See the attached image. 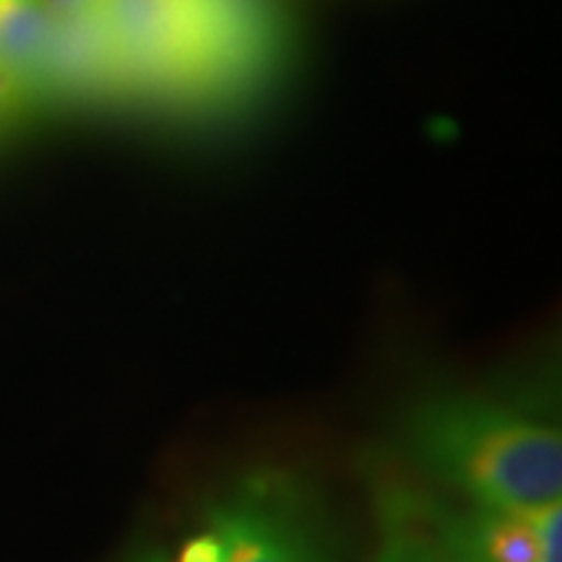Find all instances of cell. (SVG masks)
Masks as SVG:
<instances>
[{"label":"cell","mask_w":562,"mask_h":562,"mask_svg":"<svg viewBox=\"0 0 562 562\" xmlns=\"http://www.w3.org/2000/svg\"><path fill=\"white\" fill-rule=\"evenodd\" d=\"M175 562H339L318 505L284 472H256L203 510Z\"/></svg>","instance_id":"obj_3"},{"label":"cell","mask_w":562,"mask_h":562,"mask_svg":"<svg viewBox=\"0 0 562 562\" xmlns=\"http://www.w3.org/2000/svg\"><path fill=\"white\" fill-rule=\"evenodd\" d=\"M128 97L125 68L102 9L55 13L45 74V108Z\"/></svg>","instance_id":"obj_5"},{"label":"cell","mask_w":562,"mask_h":562,"mask_svg":"<svg viewBox=\"0 0 562 562\" xmlns=\"http://www.w3.org/2000/svg\"><path fill=\"white\" fill-rule=\"evenodd\" d=\"M404 440L422 472L461 503H562V435L524 406L474 393L430 396L409 412Z\"/></svg>","instance_id":"obj_2"},{"label":"cell","mask_w":562,"mask_h":562,"mask_svg":"<svg viewBox=\"0 0 562 562\" xmlns=\"http://www.w3.org/2000/svg\"><path fill=\"white\" fill-rule=\"evenodd\" d=\"M24 117H26V112L21 110V104L16 100H13L11 91L0 83V138H3L5 133L13 128V125L24 121Z\"/></svg>","instance_id":"obj_8"},{"label":"cell","mask_w":562,"mask_h":562,"mask_svg":"<svg viewBox=\"0 0 562 562\" xmlns=\"http://www.w3.org/2000/svg\"><path fill=\"white\" fill-rule=\"evenodd\" d=\"M55 11L42 0H0V83L26 115L45 108Z\"/></svg>","instance_id":"obj_6"},{"label":"cell","mask_w":562,"mask_h":562,"mask_svg":"<svg viewBox=\"0 0 562 562\" xmlns=\"http://www.w3.org/2000/svg\"><path fill=\"white\" fill-rule=\"evenodd\" d=\"M47 9H53L55 13H74V11H89L102 5L104 0H42Z\"/></svg>","instance_id":"obj_9"},{"label":"cell","mask_w":562,"mask_h":562,"mask_svg":"<svg viewBox=\"0 0 562 562\" xmlns=\"http://www.w3.org/2000/svg\"><path fill=\"white\" fill-rule=\"evenodd\" d=\"M128 97L211 104L235 100L273 60L261 0H104Z\"/></svg>","instance_id":"obj_1"},{"label":"cell","mask_w":562,"mask_h":562,"mask_svg":"<svg viewBox=\"0 0 562 562\" xmlns=\"http://www.w3.org/2000/svg\"><path fill=\"white\" fill-rule=\"evenodd\" d=\"M140 562H167V560H161V558H157V554H151V558H144Z\"/></svg>","instance_id":"obj_10"},{"label":"cell","mask_w":562,"mask_h":562,"mask_svg":"<svg viewBox=\"0 0 562 562\" xmlns=\"http://www.w3.org/2000/svg\"><path fill=\"white\" fill-rule=\"evenodd\" d=\"M422 508L442 562H562V503L503 508L422 497Z\"/></svg>","instance_id":"obj_4"},{"label":"cell","mask_w":562,"mask_h":562,"mask_svg":"<svg viewBox=\"0 0 562 562\" xmlns=\"http://www.w3.org/2000/svg\"><path fill=\"white\" fill-rule=\"evenodd\" d=\"M372 562H442L419 495L404 487L378 492V550Z\"/></svg>","instance_id":"obj_7"}]
</instances>
